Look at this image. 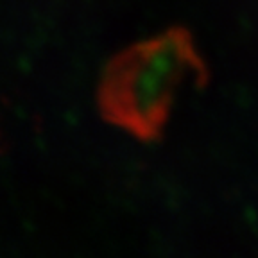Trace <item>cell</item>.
I'll list each match as a JSON object with an SVG mask.
<instances>
[{
    "label": "cell",
    "instance_id": "6da1fadb",
    "mask_svg": "<svg viewBox=\"0 0 258 258\" xmlns=\"http://www.w3.org/2000/svg\"><path fill=\"white\" fill-rule=\"evenodd\" d=\"M206 67L185 29H169L113 57L99 86L102 117L133 137L160 135L186 86H198Z\"/></svg>",
    "mask_w": 258,
    "mask_h": 258
}]
</instances>
